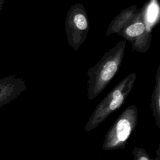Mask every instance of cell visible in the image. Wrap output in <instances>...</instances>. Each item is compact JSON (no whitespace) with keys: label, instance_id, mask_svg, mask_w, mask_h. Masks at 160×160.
Listing matches in <instances>:
<instances>
[{"label":"cell","instance_id":"6da1fadb","mask_svg":"<svg viewBox=\"0 0 160 160\" xmlns=\"http://www.w3.org/2000/svg\"><path fill=\"white\" fill-rule=\"evenodd\" d=\"M136 74L131 73L119 81L99 102L90 116L84 128L86 132L98 128L112 113L124 104L131 92Z\"/></svg>","mask_w":160,"mask_h":160},{"label":"cell","instance_id":"7a4b0ae2","mask_svg":"<svg viewBox=\"0 0 160 160\" xmlns=\"http://www.w3.org/2000/svg\"><path fill=\"white\" fill-rule=\"evenodd\" d=\"M135 105L127 107L119 115L103 141L102 148L106 151L124 149L128 139L136 128L138 113Z\"/></svg>","mask_w":160,"mask_h":160},{"label":"cell","instance_id":"3957f363","mask_svg":"<svg viewBox=\"0 0 160 160\" xmlns=\"http://www.w3.org/2000/svg\"><path fill=\"white\" fill-rule=\"evenodd\" d=\"M120 62L119 58L109 57L88 71L87 89L89 100L98 97L109 84L118 71Z\"/></svg>","mask_w":160,"mask_h":160},{"label":"cell","instance_id":"277c9868","mask_svg":"<svg viewBox=\"0 0 160 160\" xmlns=\"http://www.w3.org/2000/svg\"><path fill=\"white\" fill-rule=\"evenodd\" d=\"M151 109L155 124L160 129V67L159 66L155 76V85L151 98Z\"/></svg>","mask_w":160,"mask_h":160},{"label":"cell","instance_id":"5b68a950","mask_svg":"<svg viewBox=\"0 0 160 160\" xmlns=\"http://www.w3.org/2000/svg\"><path fill=\"white\" fill-rule=\"evenodd\" d=\"M134 160H160V144L156 150V156L154 158H151L146 151L139 147H135L132 151Z\"/></svg>","mask_w":160,"mask_h":160},{"label":"cell","instance_id":"8992f818","mask_svg":"<svg viewBox=\"0 0 160 160\" xmlns=\"http://www.w3.org/2000/svg\"><path fill=\"white\" fill-rule=\"evenodd\" d=\"M146 27L143 23L136 22L127 28L126 33L131 37H135L143 33Z\"/></svg>","mask_w":160,"mask_h":160},{"label":"cell","instance_id":"52a82bcc","mask_svg":"<svg viewBox=\"0 0 160 160\" xmlns=\"http://www.w3.org/2000/svg\"><path fill=\"white\" fill-rule=\"evenodd\" d=\"M74 22L76 26L81 30L85 29L87 27V21L86 19L82 14H78L75 16L74 17Z\"/></svg>","mask_w":160,"mask_h":160},{"label":"cell","instance_id":"ba28073f","mask_svg":"<svg viewBox=\"0 0 160 160\" xmlns=\"http://www.w3.org/2000/svg\"><path fill=\"white\" fill-rule=\"evenodd\" d=\"M157 12H158V9L156 6L154 4H152L149 7L148 12V18L149 21L153 22L154 21L157 15Z\"/></svg>","mask_w":160,"mask_h":160},{"label":"cell","instance_id":"9c48e42d","mask_svg":"<svg viewBox=\"0 0 160 160\" xmlns=\"http://www.w3.org/2000/svg\"><path fill=\"white\" fill-rule=\"evenodd\" d=\"M102 160H105V159H102Z\"/></svg>","mask_w":160,"mask_h":160}]
</instances>
